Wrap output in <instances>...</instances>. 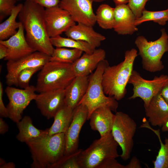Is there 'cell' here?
Listing matches in <instances>:
<instances>
[{
	"instance_id": "836d02e7",
	"label": "cell",
	"mask_w": 168,
	"mask_h": 168,
	"mask_svg": "<svg viewBox=\"0 0 168 168\" xmlns=\"http://www.w3.org/2000/svg\"><path fill=\"white\" fill-rule=\"evenodd\" d=\"M16 0H0V20L7 16H9L16 6Z\"/></svg>"
},
{
	"instance_id": "2e32d148",
	"label": "cell",
	"mask_w": 168,
	"mask_h": 168,
	"mask_svg": "<svg viewBox=\"0 0 168 168\" xmlns=\"http://www.w3.org/2000/svg\"><path fill=\"white\" fill-rule=\"evenodd\" d=\"M24 29L21 22L16 33L7 40H0V43L5 45L8 49V55L4 59L7 61L16 60L34 52L27 42Z\"/></svg>"
},
{
	"instance_id": "7c38bea8",
	"label": "cell",
	"mask_w": 168,
	"mask_h": 168,
	"mask_svg": "<svg viewBox=\"0 0 168 168\" xmlns=\"http://www.w3.org/2000/svg\"><path fill=\"white\" fill-rule=\"evenodd\" d=\"M44 17L50 38L60 35L76 24L69 13L59 5L45 8Z\"/></svg>"
},
{
	"instance_id": "6da1fadb",
	"label": "cell",
	"mask_w": 168,
	"mask_h": 168,
	"mask_svg": "<svg viewBox=\"0 0 168 168\" xmlns=\"http://www.w3.org/2000/svg\"><path fill=\"white\" fill-rule=\"evenodd\" d=\"M45 9L34 0H26L18 16L26 31V40L35 51L51 56L54 48L46 25Z\"/></svg>"
},
{
	"instance_id": "bcb514c9",
	"label": "cell",
	"mask_w": 168,
	"mask_h": 168,
	"mask_svg": "<svg viewBox=\"0 0 168 168\" xmlns=\"http://www.w3.org/2000/svg\"><path fill=\"white\" fill-rule=\"evenodd\" d=\"M93 2H102L105 0H91Z\"/></svg>"
},
{
	"instance_id": "f35d334b",
	"label": "cell",
	"mask_w": 168,
	"mask_h": 168,
	"mask_svg": "<svg viewBox=\"0 0 168 168\" xmlns=\"http://www.w3.org/2000/svg\"><path fill=\"white\" fill-rule=\"evenodd\" d=\"M160 93L166 102L168 104V78L162 86Z\"/></svg>"
},
{
	"instance_id": "4316f807",
	"label": "cell",
	"mask_w": 168,
	"mask_h": 168,
	"mask_svg": "<svg viewBox=\"0 0 168 168\" xmlns=\"http://www.w3.org/2000/svg\"><path fill=\"white\" fill-rule=\"evenodd\" d=\"M96 22L103 29L113 28L114 23V8L106 4L100 5L96 12Z\"/></svg>"
},
{
	"instance_id": "52a82bcc",
	"label": "cell",
	"mask_w": 168,
	"mask_h": 168,
	"mask_svg": "<svg viewBox=\"0 0 168 168\" xmlns=\"http://www.w3.org/2000/svg\"><path fill=\"white\" fill-rule=\"evenodd\" d=\"M118 146L111 133L95 140L79 154L78 162L80 168H97L105 160L119 157Z\"/></svg>"
},
{
	"instance_id": "cb8c5ba5",
	"label": "cell",
	"mask_w": 168,
	"mask_h": 168,
	"mask_svg": "<svg viewBox=\"0 0 168 168\" xmlns=\"http://www.w3.org/2000/svg\"><path fill=\"white\" fill-rule=\"evenodd\" d=\"M74 109L65 105L62 107L54 116L53 123L48 128V134L51 135L58 133H65L72 120Z\"/></svg>"
},
{
	"instance_id": "e575fe53",
	"label": "cell",
	"mask_w": 168,
	"mask_h": 168,
	"mask_svg": "<svg viewBox=\"0 0 168 168\" xmlns=\"http://www.w3.org/2000/svg\"><path fill=\"white\" fill-rule=\"evenodd\" d=\"M125 166L119 163L116 158H111L103 161L97 168H125Z\"/></svg>"
},
{
	"instance_id": "3957f363",
	"label": "cell",
	"mask_w": 168,
	"mask_h": 168,
	"mask_svg": "<svg viewBox=\"0 0 168 168\" xmlns=\"http://www.w3.org/2000/svg\"><path fill=\"white\" fill-rule=\"evenodd\" d=\"M138 55L135 49L127 50L123 61L117 65L109 66L105 69L102 76V85L105 95L113 97L117 100L124 98Z\"/></svg>"
},
{
	"instance_id": "74e56055",
	"label": "cell",
	"mask_w": 168,
	"mask_h": 168,
	"mask_svg": "<svg viewBox=\"0 0 168 168\" xmlns=\"http://www.w3.org/2000/svg\"><path fill=\"white\" fill-rule=\"evenodd\" d=\"M139 160L135 156L132 157L129 163L126 166L125 168H141Z\"/></svg>"
},
{
	"instance_id": "603a6c76",
	"label": "cell",
	"mask_w": 168,
	"mask_h": 168,
	"mask_svg": "<svg viewBox=\"0 0 168 168\" xmlns=\"http://www.w3.org/2000/svg\"><path fill=\"white\" fill-rule=\"evenodd\" d=\"M32 122L30 117L26 115L16 123L19 131L16 138L19 141L26 143L31 140L48 134V128L39 129L34 126Z\"/></svg>"
},
{
	"instance_id": "8992f818",
	"label": "cell",
	"mask_w": 168,
	"mask_h": 168,
	"mask_svg": "<svg viewBox=\"0 0 168 168\" xmlns=\"http://www.w3.org/2000/svg\"><path fill=\"white\" fill-rule=\"evenodd\" d=\"M161 31V37L154 41H148L144 36H140L135 42L142 58L143 69L151 72L160 71L164 68L161 60L168 51V35L164 28Z\"/></svg>"
},
{
	"instance_id": "ee69618b",
	"label": "cell",
	"mask_w": 168,
	"mask_h": 168,
	"mask_svg": "<svg viewBox=\"0 0 168 168\" xmlns=\"http://www.w3.org/2000/svg\"><path fill=\"white\" fill-rule=\"evenodd\" d=\"M161 129L163 132L168 131V121L161 127Z\"/></svg>"
},
{
	"instance_id": "f1b7e54d",
	"label": "cell",
	"mask_w": 168,
	"mask_h": 168,
	"mask_svg": "<svg viewBox=\"0 0 168 168\" xmlns=\"http://www.w3.org/2000/svg\"><path fill=\"white\" fill-rule=\"evenodd\" d=\"M83 52L77 49L56 47L51 56L50 61L72 64L82 55Z\"/></svg>"
},
{
	"instance_id": "7402d4cb",
	"label": "cell",
	"mask_w": 168,
	"mask_h": 168,
	"mask_svg": "<svg viewBox=\"0 0 168 168\" xmlns=\"http://www.w3.org/2000/svg\"><path fill=\"white\" fill-rule=\"evenodd\" d=\"M89 76H76L65 89V105L72 109L78 105L88 86Z\"/></svg>"
},
{
	"instance_id": "4fadbf2b",
	"label": "cell",
	"mask_w": 168,
	"mask_h": 168,
	"mask_svg": "<svg viewBox=\"0 0 168 168\" xmlns=\"http://www.w3.org/2000/svg\"><path fill=\"white\" fill-rule=\"evenodd\" d=\"M91 0H60L59 6L67 11L76 23L92 26L96 23Z\"/></svg>"
},
{
	"instance_id": "5b68a950",
	"label": "cell",
	"mask_w": 168,
	"mask_h": 168,
	"mask_svg": "<svg viewBox=\"0 0 168 168\" xmlns=\"http://www.w3.org/2000/svg\"><path fill=\"white\" fill-rule=\"evenodd\" d=\"M76 77L72 64L49 61L38 74L36 91L40 93L64 89Z\"/></svg>"
},
{
	"instance_id": "ffe728a7",
	"label": "cell",
	"mask_w": 168,
	"mask_h": 168,
	"mask_svg": "<svg viewBox=\"0 0 168 168\" xmlns=\"http://www.w3.org/2000/svg\"><path fill=\"white\" fill-rule=\"evenodd\" d=\"M144 108L148 122L152 126L161 127L168 121V104L160 92L152 99L148 106Z\"/></svg>"
},
{
	"instance_id": "44dd1931",
	"label": "cell",
	"mask_w": 168,
	"mask_h": 168,
	"mask_svg": "<svg viewBox=\"0 0 168 168\" xmlns=\"http://www.w3.org/2000/svg\"><path fill=\"white\" fill-rule=\"evenodd\" d=\"M112 111L107 107H101L93 111L90 116L91 128L97 131L100 137L111 133L115 116Z\"/></svg>"
},
{
	"instance_id": "f546056e",
	"label": "cell",
	"mask_w": 168,
	"mask_h": 168,
	"mask_svg": "<svg viewBox=\"0 0 168 168\" xmlns=\"http://www.w3.org/2000/svg\"><path fill=\"white\" fill-rule=\"evenodd\" d=\"M151 21L160 25H165L168 21V8L158 11H151L145 9L142 16L136 19L135 24L137 26L143 22Z\"/></svg>"
},
{
	"instance_id": "7a4b0ae2",
	"label": "cell",
	"mask_w": 168,
	"mask_h": 168,
	"mask_svg": "<svg viewBox=\"0 0 168 168\" xmlns=\"http://www.w3.org/2000/svg\"><path fill=\"white\" fill-rule=\"evenodd\" d=\"M26 143L31 154V168H53L64 155L65 133L46 134Z\"/></svg>"
},
{
	"instance_id": "83f0119b",
	"label": "cell",
	"mask_w": 168,
	"mask_h": 168,
	"mask_svg": "<svg viewBox=\"0 0 168 168\" xmlns=\"http://www.w3.org/2000/svg\"><path fill=\"white\" fill-rule=\"evenodd\" d=\"M141 128H146L152 130L157 136L160 143V148L153 162L154 168H168V135L163 143L161 138L159 129L157 130L151 127L148 122H146L141 126Z\"/></svg>"
},
{
	"instance_id": "7bdbcfd3",
	"label": "cell",
	"mask_w": 168,
	"mask_h": 168,
	"mask_svg": "<svg viewBox=\"0 0 168 168\" xmlns=\"http://www.w3.org/2000/svg\"><path fill=\"white\" fill-rule=\"evenodd\" d=\"M116 6L123 4H126L128 2V0H113Z\"/></svg>"
},
{
	"instance_id": "5bb4252c",
	"label": "cell",
	"mask_w": 168,
	"mask_h": 168,
	"mask_svg": "<svg viewBox=\"0 0 168 168\" xmlns=\"http://www.w3.org/2000/svg\"><path fill=\"white\" fill-rule=\"evenodd\" d=\"M88 114V109L84 105H78L75 109L72 120L65 133L64 155L71 154L78 150L80 133L82 126L87 120Z\"/></svg>"
},
{
	"instance_id": "d6986e66",
	"label": "cell",
	"mask_w": 168,
	"mask_h": 168,
	"mask_svg": "<svg viewBox=\"0 0 168 168\" xmlns=\"http://www.w3.org/2000/svg\"><path fill=\"white\" fill-rule=\"evenodd\" d=\"M68 37L86 42L94 49L98 47L105 37L96 31L93 26L82 23H77L70 27L65 32Z\"/></svg>"
},
{
	"instance_id": "d4e9b609",
	"label": "cell",
	"mask_w": 168,
	"mask_h": 168,
	"mask_svg": "<svg viewBox=\"0 0 168 168\" xmlns=\"http://www.w3.org/2000/svg\"><path fill=\"white\" fill-rule=\"evenodd\" d=\"M23 4L19 3L12 10L9 17L0 24V40L7 39L15 34L21 24L17 22L16 18L22 7Z\"/></svg>"
},
{
	"instance_id": "d6a6232c",
	"label": "cell",
	"mask_w": 168,
	"mask_h": 168,
	"mask_svg": "<svg viewBox=\"0 0 168 168\" xmlns=\"http://www.w3.org/2000/svg\"><path fill=\"white\" fill-rule=\"evenodd\" d=\"M149 0H128L127 4L133 12L136 18L140 17L146 2Z\"/></svg>"
},
{
	"instance_id": "1f68e13d",
	"label": "cell",
	"mask_w": 168,
	"mask_h": 168,
	"mask_svg": "<svg viewBox=\"0 0 168 168\" xmlns=\"http://www.w3.org/2000/svg\"><path fill=\"white\" fill-rule=\"evenodd\" d=\"M43 67L28 68L21 71L19 74L17 79L18 86L25 89L29 87L30 80L32 75L40 70Z\"/></svg>"
},
{
	"instance_id": "ba28073f",
	"label": "cell",
	"mask_w": 168,
	"mask_h": 168,
	"mask_svg": "<svg viewBox=\"0 0 168 168\" xmlns=\"http://www.w3.org/2000/svg\"><path fill=\"white\" fill-rule=\"evenodd\" d=\"M137 128L135 122L128 114L122 112H116L111 133L121 148L122 152L120 156L124 161L130 157Z\"/></svg>"
},
{
	"instance_id": "d590c367",
	"label": "cell",
	"mask_w": 168,
	"mask_h": 168,
	"mask_svg": "<svg viewBox=\"0 0 168 168\" xmlns=\"http://www.w3.org/2000/svg\"><path fill=\"white\" fill-rule=\"evenodd\" d=\"M3 88L2 82H0V116L2 118L8 117L7 109L3 100Z\"/></svg>"
},
{
	"instance_id": "8d00e7d4",
	"label": "cell",
	"mask_w": 168,
	"mask_h": 168,
	"mask_svg": "<svg viewBox=\"0 0 168 168\" xmlns=\"http://www.w3.org/2000/svg\"><path fill=\"white\" fill-rule=\"evenodd\" d=\"M36 2L44 7L49 8L58 5L60 0H35Z\"/></svg>"
},
{
	"instance_id": "60d3db41",
	"label": "cell",
	"mask_w": 168,
	"mask_h": 168,
	"mask_svg": "<svg viewBox=\"0 0 168 168\" xmlns=\"http://www.w3.org/2000/svg\"><path fill=\"white\" fill-rule=\"evenodd\" d=\"M8 53L7 47L4 44L0 43V59H4L7 56Z\"/></svg>"
},
{
	"instance_id": "ac0fdd59",
	"label": "cell",
	"mask_w": 168,
	"mask_h": 168,
	"mask_svg": "<svg viewBox=\"0 0 168 168\" xmlns=\"http://www.w3.org/2000/svg\"><path fill=\"white\" fill-rule=\"evenodd\" d=\"M106 53L102 49H96L93 53H84L75 62L72 64L76 76H88L96 69L99 63L105 59Z\"/></svg>"
},
{
	"instance_id": "9c48e42d",
	"label": "cell",
	"mask_w": 168,
	"mask_h": 168,
	"mask_svg": "<svg viewBox=\"0 0 168 168\" xmlns=\"http://www.w3.org/2000/svg\"><path fill=\"white\" fill-rule=\"evenodd\" d=\"M168 76L162 74L155 76L151 80L142 78L137 71L133 70L128 81L133 86V95L128 98L129 100L140 98L144 102V108L148 106L152 99L159 93Z\"/></svg>"
},
{
	"instance_id": "f6af8a7d",
	"label": "cell",
	"mask_w": 168,
	"mask_h": 168,
	"mask_svg": "<svg viewBox=\"0 0 168 168\" xmlns=\"http://www.w3.org/2000/svg\"><path fill=\"white\" fill-rule=\"evenodd\" d=\"M6 162V161L4 159L0 158V166L3 165Z\"/></svg>"
},
{
	"instance_id": "30bf717a",
	"label": "cell",
	"mask_w": 168,
	"mask_h": 168,
	"mask_svg": "<svg viewBox=\"0 0 168 168\" xmlns=\"http://www.w3.org/2000/svg\"><path fill=\"white\" fill-rule=\"evenodd\" d=\"M5 91L9 100L7 106L8 118L17 123L22 118L24 110L35 99L37 95L35 92V86L31 85L26 88L19 89L8 86Z\"/></svg>"
},
{
	"instance_id": "ab89813d",
	"label": "cell",
	"mask_w": 168,
	"mask_h": 168,
	"mask_svg": "<svg viewBox=\"0 0 168 168\" xmlns=\"http://www.w3.org/2000/svg\"><path fill=\"white\" fill-rule=\"evenodd\" d=\"M9 129V126L7 124L4 120L2 118H0V134H4Z\"/></svg>"
},
{
	"instance_id": "277c9868",
	"label": "cell",
	"mask_w": 168,
	"mask_h": 168,
	"mask_svg": "<svg viewBox=\"0 0 168 168\" xmlns=\"http://www.w3.org/2000/svg\"><path fill=\"white\" fill-rule=\"evenodd\" d=\"M109 66L107 60L104 59L98 65L95 72L89 77V84L86 91L78 105L82 104L87 108L89 120L92 113L98 108L106 106L112 111L117 112L118 107L117 100L113 97L107 96L102 85V76L105 69Z\"/></svg>"
},
{
	"instance_id": "7dc6e473",
	"label": "cell",
	"mask_w": 168,
	"mask_h": 168,
	"mask_svg": "<svg viewBox=\"0 0 168 168\" xmlns=\"http://www.w3.org/2000/svg\"><path fill=\"white\" fill-rule=\"evenodd\" d=\"M18 0H16V1H18Z\"/></svg>"
},
{
	"instance_id": "8fae6325",
	"label": "cell",
	"mask_w": 168,
	"mask_h": 168,
	"mask_svg": "<svg viewBox=\"0 0 168 168\" xmlns=\"http://www.w3.org/2000/svg\"><path fill=\"white\" fill-rule=\"evenodd\" d=\"M50 56L44 53L35 51L19 59L8 61L5 77L7 84L9 86H17V77L21 71L30 68L43 67L50 61Z\"/></svg>"
},
{
	"instance_id": "9a60e30c",
	"label": "cell",
	"mask_w": 168,
	"mask_h": 168,
	"mask_svg": "<svg viewBox=\"0 0 168 168\" xmlns=\"http://www.w3.org/2000/svg\"><path fill=\"white\" fill-rule=\"evenodd\" d=\"M65 89L39 93L35 99L37 107L41 114L48 119L53 118L64 105Z\"/></svg>"
},
{
	"instance_id": "b9f144b4",
	"label": "cell",
	"mask_w": 168,
	"mask_h": 168,
	"mask_svg": "<svg viewBox=\"0 0 168 168\" xmlns=\"http://www.w3.org/2000/svg\"><path fill=\"white\" fill-rule=\"evenodd\" d=\"M15 164L12 162H6L3 165L0 166V168H15Z\"/></svg>"
},
{
	"instance_id": "4dcf8cb0",
	"label": "cell",
	"mask_w": 168,
	"mask_h": 168,
	"mask_svg": "<svg viewBox=\"0 0 168 168\" xmlns=\"http://www.w3.org/2000/svg\"><path fill=\"white\" fill-rule=\"evenodd\" d=\"M82 150L79 149L72 154L64 155L54 165L53 168H80L78 158Z\"/></svg>"
},
{
	"instance_id": "484cf974",
	"label": "cell",
	"mask_w": 168,
	"mask_h": 168,
	"mask_svg": "<svg viewBox=\"0 0 168 168\" xmlns=\"http://www.w3.org/2000/svg\"><path fill=\"white\" fill-rule=\"evenodd\" d=\"M52 44L56 47L80 49L85 53L91 54L94 49L87 42L58 35L50 38Z\"/></svg>"
},
{
	"instance_id": "e0dca14e",
	"label": "cell",
	"mask_w": 168,
	"mask_h": 168,
	"mask_svg": "<svg viewBox=\"0 0 168 168\" xmlns=\"http://www.w3.org/2000/svg\"><path fill=\"white\" fill-rule=\"evenodd\" d=\"M136 19L128 4L116 6L113 29L119 35H132L138 30L135 24Z\"/></svg>"
}]
</instances>
